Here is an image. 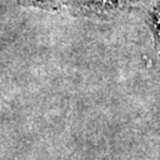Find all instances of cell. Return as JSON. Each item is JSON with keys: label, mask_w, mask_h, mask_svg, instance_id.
<instances>
[{"label": "cell", "mask_w": 160, "mask_h": 160, "mask_svg": "<svg viewBox=\"0 0 160 160\" xmlns=\"http://www.w3.org/2000/svg\"><path fill=\"white\" fill-rule=\"evenodd\" d=\"M151 26H152V31L154 34L155 43L158 48L160 49V5L155 7L154 11L152 12L151 16Z\"/></svg>", "instance_id": "1"}]
</instances>
